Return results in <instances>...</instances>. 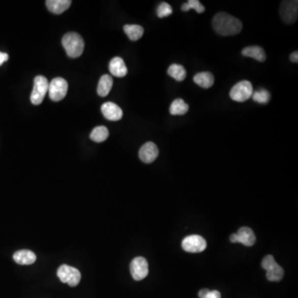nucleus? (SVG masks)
I'll return each instance as SVG.
<instances>
[{
    "mask_svg": "<svg viewBox=\"0 0 298 298\" xmlns=\"http://www.w3.org/2000/svg\"><path fill=\"white\" fill-rule=\"evenodd\" d=\"M109 71L116 77H125L128 74V68L122 58L116 56L109 63Z\"/></svg>",
    "mask_w": 298,
    "mask_h": 298,
    "instance_id": "ddd939ff",
    "label": "nucleus"
},
{
    "mask_svg": "<svg viewBox=\"0 0 298 298\" xmlns=\"http://www.w3.org/2000/svg\"><path fill=\"white\" fill-rule=\"evenodd\" d=\"M49 82L43 76H36L34 79V90L32 92L31 102L35 105H39L43 103L45 96L48 92Z\"/></svg>",
    "mask_w": 298,
    "mask_h": 298,
    "instance_id": "39448f33",
    "label": "nucleus"
},
{
    "mask_svg": "<svg viewBox=\"0 0 298 298\" xmlns=\"http://www.w3.org/2000/svg\"><path fill=\"white\" fill-rule=\"evenodd\" d=\"M253 92L254 88L251 82L249 80H242L232 87L229 96L236 102L243 103L251 98Z\"/></svg>",
    "mask_w": 298,
    "mask_h": 298,
    "instance_id": "20e7f679",
    "label": "nucleus"
},
{
    "mask_svg": "<svg viewBox=\"0 0 298 298\" xmlns=\"http://www.w3.org/2000/svg\"><path fill=\"white\" fill-rule=\"evenodd\" d=\"M124 31L131 41H138L144 34V29L140 25H125L124 27Z\"/></svg>",
    "mask_w": 298,
    "mask_h": 298,
    "instance_id": "aec40b11",
    "label": "nucleus"
},
{
    "mask_svg": "<svg viewBox=\"0 0 298 298\" xmlns=\"http://www.w3.org/2000/svg\"><path fill=\"white\" fill-rule=\"evenodd\" d=\"M236 235H237V243H241L245 246H253L255 244V234L250 228H241L239 229Z\"/></svg>",
    "mask_w": 298,
    "mask_h": 298,
    "instance_id": "4468645a",
    "label": "nucleus"
},
{
    "mask_svg": "<svg viewBox=\"0 0 298 298\" xmlns=\"http://www.w3.org/2000/svg\"><path fill=\"white\" fill-rule=\"evenodd\" d=\"M252 98L258 104H267L270 101L271 96L267 90L261 89L257 92H253Z\"/></svg>",
    "mask_w": 298,
    "mask_h": 298,
    "instance_id": "b1692460",
    "label": "nucleus"
},
{
    "mask_svg": "<svg viewBox=\"0 0 298 298\" xmlns=\"http://www.w3.org/2000/svg\"><path fill=\"white\" fill-rule=\"evenodd\" d=\"M158 151L157 145L153 142H147L142 145L139 150V158L145 163H154L158 158Z\"/></svg>",
    "mask_w": 298,
    "mask_h": 298,
    "instance_id": "9b49d317",
    "label": "nucleus"
},
{
    "mask_svg": "<svg viewBox=\"0 0 298 298\" xmlns=\"http://www.w3.org/2000/svg\"><path fill=\"white\" fill-rule=\"evenodd\" d=\"M194 82L203 89H209L215 82L214 76L211 72H200L194 76Z\"/></svg>",
    "mask_w": 298,
    "mask_h": 298,
    "instance_id": "a211bd4d",
    "label": "nucleus"
},
{
    "mask_svg": "<svg viewBox=\"0 0 298 298\" xmlns=\"http://www.w3.org/2000/svg\"><path fill=\"white\" fill-rule=\"evenodd\" d=\"M171 14H172V8L169 4L163 2L158 5V9H157V15L158 18H166V17L171 15Z\"/></svg>",
    "mask_w": 298,
    "mask_h": 298,
    "instance_id": "a878e982",
    "label": "nucleus"
},
{
    "mask_svg": "<svg viewBox=\"0 0 298 298\" xmlns=\"http://www.w3.org/2000/svg\"><path fill=\"white\" fill-rule=\"evenodd\" d=\"M212 25L215 31L221 36L236 35L240 34L243 28L242 22L240 19L226 13L216 14L214 17Z\"/></svg>",
    "mask_w": 298,
    "mask_h": 298,
    "instance_id": "f257e3e1",
    "label": "nucleus"
},
{
    "mask_svg": "<svg viewBox=\"0 0 298 298\" xmlns=\"http://www.w3.org/2000/svg\"><path fill=\"white\" fill-rule=\"evenodd\" d=\"M243 56H247V57L254 58L255 60L263 63L266 60V54L264 50L258 46H251L247 47L242 50Z\"/></svg>",
    "mask_w": 298,
    "mask_h": 298,
    "instance_id": "f3484780",
    "label": "nucleus"
},
{
    "mask_svg": "<svg viewBox=\"0 0 298 298\" xmlns=\"http://www.w3.org/2000/svg\"><path fill=\"white\" fill-rule=\"evenodd\" d=\"M189 110V105L183 99L173 100L170 106L169 111L171 115H184Z\"/></svg>",
    "mask_w": 298,
    "mask_h": 298,
    "instance_id": "412c9836",
    "label": "nucleus"
},
{
    "mask_svg": "<svg viewBox=\"0 0 298 298\" xmlns=\"http://www.w3.org/2000/svg\"><path fill=\"white\" fill-rule=\"evenodd\" d=\"M63 46L68 56L76 58L82 55L85 48V43L78 34L68 33L63 37Z\"/></svg>",
    "mask_w": 298,
    "mask_h": 298,
    "instance_id": "f03ea898",
    "label": "nucleus"
},
{
    "mask_svg": "<svg viewBox=\"0 0 298 298\" xmlns=\"http://www.w3.org/2000/svg\"><path fill=\"white\" fill-rule=\"evenodd\" d=\"M57 277L62 283H67L71 287H76L81 279L80 271L67 264L62 265L58 269Z\"/></svg>",
    "mask_w": 298,
    "mask_h": 298,
    "instance_id": "423d86ee",
    "label": "nucleus"
},
{
    "mask_svg": "<svg viewBox=\"0 0 298 298\" xmlns=\"http://www.w3.org/2000/svg\"><path fill=\"white\" fill-rule=\"evenodd\" d=\"M8 60H9V55L5 52L0 51V66H2L4 63L7 62Z\"/></svg>",
    "mask_w": 298,
    "mask_h": 298,
    "instance_id": "cd10ccee",
    "label": "nucleus"
},
{
    "mask_svg": "<svg viewBox=\"0 0 298 298\" xmlns=\"http://www.w3.org/2000/svg\"><path fill=\"white\" fill-rule=\"evenodd\" d=\"M68 92V83L62 77H56L49 83V97L52 101L58 102L67 96Z\"/></svg>",
    "mask_w": 298,
    "mask_h": 298,
    "instance_id": "0eeeda50",
    "label": "nucleus"
},
{
    "mask_svg": "<svg viewBox=\"0 0 298 298\" xmlns=\"http://www.w3.org/2000/svg\"><path fill=\"white\" fill-rule=\"evenodd\" d=\"M109 130L105 126H98L92 130L90 138L96 142H102L109 137Z\"/></svg>",
    "mask_w": 298,
    "mask_h": 298,
    "instance_id": "5701e85b",
    "label": "nucleus"
},
{
    "mask_svg": "<svg viewBox=\"0 0 298 298\" xmlns=\"http://www.w3.org/2000/svg\"><path fill=\"white\" fill-rule=\"evenodd\" d=\"M47 9L55 14H61L69 9L71 0H47L46 1Z\"/></svg>",
    "mask_w": 298,
    "mask_h": 298,
    "instance_id": "dca6fc26",
    "label": "nucleus"
},
{
    "mask_svg": "<svg viewBox=\"0 0 298 298\" xmlns=\"http://www.w3.org/2000/svg\"><path fill=\"white\" fill-rule=\"evenodd\" d=\"M103 115L108 121H118L123 118V110L121 107L113 102H106L101 106Z\"/></svg>",
    "mask_w": 298,
    "mask_h": 298,
    "instance_id": "f8f14e48",
    "label": "nucleus"
},
{
    "mask_svg": "<svg viewBox=\"0 0 298 298\" xmlns=\"http://www.w3.org/2000/svg\"><path fill=\"white\" fill-rule=\"evenodd\" d=\"M14 260L15 263L20 265H30L35 263L37 260V256L34 252L22 249L16 252L14 254Z\"/></svg>",
    "mask_w": 298,
    "mask_h": 298,
    "instance_id": "2eb2a0df",
    "label": "nucleus"
},
{
    "mask_svg": "<svg viewBox=\"0 0 298 298\" xmlns=\"http://www.w3.org/2000/svg\"><path fill=\"white\" fill-rule=\"evenodd\" d=\"M290 60L292 62V63H298V51H294L291 54V56H290Z\"/></svg>",
    "mask_w": 298,
    "mask_h": 298,
    "instance_id": "c85d7f7f",
    "label": "nucleus"
},
{
    "mask_svg": "<svg viewBox=\"0 0 298 298\" xmlns=\"http://www.w3.org/2000/svg\"><path fill=\"white\" fill-rule=\"evenodd\" d=\"M130 273L134 280L144 279L148 274V263L142 257H137L130 263Z\"/></svg>",
    "mask_w": 298,
    "mask_h": 298,
    "instance_id": "9d476101",
    "label": "nucleus"
},
{
    "mask_svg": "<svg viewBox=\"0 0 298 298\" xmlns=\"http://www.w3.org/2000/svg\"><path fill=\"white\" fill-rule=\"evenodd\" d=\"M167 74L176 81H183L187 77V71L182 65L172 64L167 69Z\"/></svg>",
    "mask_w": 298,
    "mask_h": 298,
    "instance_id": "4be33fe9",
    "label": "nucleus"
},
{
    "mask_svg": "<svg viewBox=\"0 0 298 298\" xmlns=\"http://www.w3.org/2000/svg\"><path fill=\"white\" fill-rule=\"evenodd\" d=\"M209 289H201L199 291V297L205 298L207 294L209 292Z\"/></svg>",
    "mask_w": 298,
    "mask_h": 298,
    "instance_id": "c756f323",
    "label": "nucleus"
},
{
    "mask_svg": "<svg viewBox=\"0 0 298 298\" xmlns=\"http://www.w3.org/2000/svg\"><path fill=\"white\" fill-rule=\"evenodd\" d=\"M205 298H221V294L220 291H216V290L210 291Z\"/></svg>",
    "mask_w": 298,
    "mask_h": 298,
    "instance_id": "bb28decb",
    "label": "nucleus"
},
{
    "mask_svg": "<svg viewBox=\"0 0 298 298\" xmlns=\"http://www.w3.org/2000/svg\"><path fill=\"white\" fill-rule=\"evenodd\" d=\"M182 246L185 251L200 253L204 251L206 248V241L201 236L194 234L186 237L182 243Z\"/></svg>",
    "mask_w": 298,
    "mask_h": 298,
    "instance_id": "1a4fd4ad",
    "label": "nucleus"
},
{
    "mask_svg": "<svg viewBox=\"0 0 298 298\" xmlns=\"http://www.w3.org/2000/svg\"><path fill=\"white\" fill-rule=\"evenodd\" d=\"M262 267L266 271L267 280L271 282H279L284 275V270L280 265L276 263L274 257L267 255L262 261Z\"/></svg>",
    "mask_w": 298,
    "mask_h": 298,
    "instance_id": "7ed1b4c3",
    "label": "nucleus"
},
{
    "mask_svg": "<svg viewBox=\"0 0 298 298\" xmlns=\"http://www.w3.org/2000/svg\"><path fill=\"white\" fill-rule=\"evenodd\" d=\"M192 9H195L198 14H203L205 10V7L200 4L199 0H189L182 6V10L183 12H188Z\"/></svg>",
    "mask_w": 298,
    "mask_h": 298,
    "instance_id": "393cba45",
    "label": "nucleus"
},
{
    "mask_svg": "<svg viewBox=\"0 0 298 298\" xmlns=\"http://www.w3.org/2000/svg\"><path fill=\"white\" fill-rule=\"evenodd\" d=\"M230 241L232 243H237V235H236V234H232L230 235Z\"/></svg>",
    "mask_w": 298,
    "mask_h": 298,
    "instance_id": "7c9ffc66",
    "label": "nucleus"
},
{
    "mask_svg": "<svg viewBox=\"0 0 298 298\" xmlns=\"http://www.w3.org/2000/svg\"><path fill=\"white\" fill-rule=\"evenodd\" d=\"M113 86V78L109 75L101 76L97 87V93L101 97H105L109 95Z\"/></svg>",
    "mask_w": 298,
    "mask_h": 298,
    "instance_id": "6ab92c4d",
    "label": "nucleus"
},
{
    "mask_svg": "<svg viewBox=\"0 0 298 298\" xmlns=\"http://www.w3.org/2000/svg\"><path fill=\"white\" fill-rule=\"evenodd\" d=\"M297 0H285L281 3L280 15L283 22L292 24L297 19Z\"/></svg>",
    "mask_w": 298,
    "mask_h": 298,
    "instance_id": "6e6552de",
    "label": "nucleus"
}]
</instances>
